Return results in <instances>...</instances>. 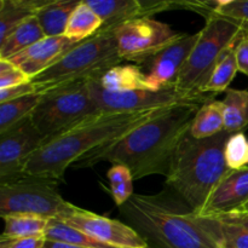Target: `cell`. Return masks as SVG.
<instances>
[{"instance_id": "1", "label": "cell", "mask_w": 248, "mask_h": 248, "mask_svg": "<svg viewBox=\"0 0 248 248\" xmlns=\"http://www.w3.org/2000/svg\"><path fill=\"white\" fill-rule=\"evenodd\" d=\"M201 104L186 102L170 107L120 140L87 154L75 167H91L108 161L127 167L133 179L153 174L166 177L174 152L190 130Z\"/></svg>"}, {"instance_id": "2", "label": "cell", "mask_w": 248, "mask_h": 248, "mask_svg": "<svg viewBox=\"0 0 248 248\" xmlns=\"http://www.w3.org/2000/svg\"><path fill=\"white\" fill-rule=\"evenodd\" d=\"M170 107L124 113H98L47 140L26 164V176L60 182L68 167L93 150L110 144Z\"/></svg>"}, {"instance_id": "3", "label": "cell", "mask_w": 248, "mask_h": 248, "mask_svg": "<svg viewBox=\"0 0 248 248\" xmlns=\"http://www.w3.org/2000/svg\"><path fill=\"white\" fill-rule=\"evenodd\" d=\"M121 212L147 241L160 248H219L201 218L170 195L135 194Z\"/></svg>"}, {"instance_id": "4", "label": "cell", "mask_w": 248, "mask_h": 248, "mask_svg": "<svg viewBox=\"0 0 248 248\" xmlns=\"http://www.w3.org/2000/svg\"><path fill=\"white\" fill-rule=\"evenodd\" d=\"M230 135L224 131L213 137L196 140L188 132L174 152L166 184L195 215L230 172L224 156Z\"/></svg>"}, {"instance_id": "5", "label": "cell", "mask_w": 248, "mask_h": 248, "mask_svg": "<svg viewBox=\"0 0 248 248\" xmlns=\"http://www.w3.org/2000/svg\"><path fill=\"white\" fill-rule=\"evenodd\" d=\"M121 62L114 28H101L98 33L78 44L31 82L35 93L45 94L77 82L98 79Z\"/></svg>"}, {"instance_id": "6", "label": "cell", "mask_w": 248, "mask_h": 248, "mask_svg": "<svg viewBox=\"0 0 248 248\" xmlns=\"http://www.w3.org/2000/svg\"><path fill=\"white\" fill-rule=\"evenodd\" d=\"M247 31L244 24L228 17L211 14L199 31V39L191 50L173 89L188 101L203 103V89L228 46ZM248 33V31H247Z\"/></svg>"}, {"instance_id": "7", "label": "cell", "mask_w": 248, "mask_h": 248, "mask_svg": "<svg viewBox=\"0 0 248 248\" xmlns=\"http://www.w3.org/2000/svg\"><path fill=\"white\" fill-rule=\"evenodd\" d=\"M98 113L87 81H81L41 94L31 118L47 142Z\"/></svg>"}, {"instance_id": "8", "label": "cell", "mask_w": 248, "mask_h": 248, "mask_svg": "<svg viewBox=\"0 0 248 248\" xmlns=\"http://www.w3.org/2000/svg\"><path fill=\"white\" fill-rule=\"evenodd\" d=\"M56 181L22 174L0 182V215L28 213L58 218L72 206L57 190Z\"/></svg>"}, {"instance_id": "9", "label": "cell", "mask_w": 248, "mask_h": 248, "mask_svg": "<svg viewBox=\"0 0 248 248\" xmlns=\"http://www.w3.org/2000/svg\"><path fill=\"white\" fill-rule=\"evenodd\" d=\"M114 33L121 60L138 64H144L183 34L153 17H142L119 24L114 28Z\"/></svg>"}, {"instance_id": "10", "label": "cell", "mask_w": 248, "mask_h": 248, "mask_svg": "<svg viewBox=\"0 0 248 248\" xmlns=\"http://www.w3.org/2000/svg\"><path fill=\"white\" fill-rule=\"evenodd\" d=\"M56 219L80 230L94 239L119 248H150L148 241L130 225L120 220L103 217L72 203L63 215Z\"/></svg>"}, {"instance_id": "11", "label": "cell", "mask_w": 248, "mask_h": 248, "mask_svg": "<svg viewBox=\"0 0 248 248\" xmlns=\"http://www.w3.org/2000/svg\"><path fill=\"white\" fill-rule=\"evenodd\" d=\"M46 143L31 118L0 133V182L22 176L28 160Z\"/></svg>"}, {"instance_id": "12", "label": "cell", "mask_w": 248, "mask_h": 248, "mask_svg": "<svg viewBox=\"0 0 248 248\" xmlns=\"http://www.w3.org/2000/svg\"><path fill=\"white\" fill-rule=\"evenodd\" d=\"M87 87L99 113L137 111L193 102L182 97L174 89L162 90V91L110 92L104 90L98 84L97 79L89 80Z\"/></svg>"}, {"instance_id": "13", "label": "cell", "mask_w": 248, "mask_h": 248, "mask_svg": "<svg viewBox=\"0 0 248 248\" xmlns=\"http://www.w3.org/2000/svg\"><path fill=\"white\" fill-rule=\"evenodd\" d=\"M198 39L199 31L195 34H182L181 38L143 64L148 69L145 79L152 91L173 89Z\"/></svg>"}, {"instance_id": "14", "label": "cell", "mask_w": 248, "mask_h": 248, "mask_svg": "<svg viewBox=\"0 0 248 248\" xmlns=\"http://www.w3.org/2000/svg\"><path fill=\"white\" fill-rule=\"evenodd\" d=\"M248 201V167L230 171L211 193L205 205L196 216L217 218L239 210Z\"/></svg>"}, {"instance_id": "15", "label": "cell", "mask_w": 248, "mask_h": 248, "mask_svg": "<svg viewBox=\"0 0 248 248\" xmlns=\"http://www.w3.org/2000/svg\"><path fill=\"white\" fill-rule=\"evenodd\" d=\"M78 44L79 43L70 40L64 35L51 38L46 36L7 61L16 65L31 80L55 64Z\"/></svg>"}, {"instance_id": "16", "label": "cell", "mask_w": 248, "mask_h": 248, "mask_svg": "<svg viewBox=\"0 0 248 248\" xmlns=\"http://www.w3.org/2000/svg\"><path fill=\"white\" fill-rule=\"evenodd\" d=\"M86 4L101 17L102 28H115L119 24L142 17L166 11L176 6L171 1H140V0H85Z\"/></svg>"}, {"instance_id": "17", "label": "cell", "mask_w": 248, "mask_h": 248, "mask_svg": "<svg viewBox=\"0 0 248 248\" xmlns=\"http://www.w3.org/2000/svg\"><path fill=\"white\" fill-rule=\"evenodd\" d=\"M104 90L110 92L152 91L147 84L145 73L136 64H118L97 79Z\"/></svg>"}, {"instance_id": "18", "label": "cell", "mask_w": 248, "mask_h": 248, "mask_svg": "<svg viewBox=\"0 0 248 248\" xmlns=\"http://www.w3.org/2000/svg\"><path fill=\"white\" fill-rule=\"evenodd\" d=\"M48 0H1L0 1V41L5 40L17 27L35 17Z\"/></svg>"}, {"instance_id": "19", "label": "cell", "mask_w": 248, "mask_h": 248, "mask_svg": "<svg viewBox=\"0 0 248 248\" xmlns=\"http://www.w3.org/2000/svg\"><path fill=\"white\" fill-rule=\"evenodd\" d=\"M225 131L223 101L207 99L196 111L189 135L196 140H205Z\"/></svg>"}, {"instance_id": "20", "label": "cell", "mask_w": 248, "mask_h": 248, "mask_svg": "<svg viewBox=\"0 0 248 248\" xmlns=\"http://www.w3.org/2000/svg\"><path fill=\"white\" fill-rule=\"evenodd\" d=\"M81 0H48L35 15L46 36L64 35L68 21Z\"/></svg>"}, {"instance_id": "21", "label": "cell", "mask_w": 248, "mask_h": 248, "mask_svg": "<svg viewBox=\"0 0 248 248\" xmlns=\"http://www.w3.org/2000/svg\"><path fill=\"white\" fill-rule=\"evenodd\" d=\"M44 38L46 35L40 23L36 17H31L11 31L5 40L0 41V58L10 60Z\"/></svg>"}, {"instance_id": "22", "label": "cell", "mask_w": 248, "mask_h": 248, "mask_svg": "<svg viewBox=\"0 0 248 248\" xmlns=\"http://www.w3.org/2000/svg\"><path fill=\"white\" fill-rule=\"evenodd\" d=\"M102 27L103 22L101 17L86 4L85 0H81L68 21L64 36L77 43H81L98 33Z\"/></svg>"}, {"instance_id": "23", "label": "cell", "mask_w": 248, "mask_h": 248, "mask_svg": "<svg viewBox=\"0 0 248 248\" xmlns=\"http://www.w3.org/2000/svg\"><path fill=\"white\" fill-rule=\"evenodd\" d=\"M246 34H248L247 31L240 34V35L228 46L227 50L224 51L223 56L220 57L219 62L216 65L210 80H208L207 84H206L205 89H203V94L219 93V92L228 91V87H229V85L232 84V81L234 80L236 73L239 72L236 63V56H235V50H236L237 44L240 43V40H241Z\"/></svg>"}, {"instance_id": "24", "label": "cell", "mask_w": 248, "mask_h": 248, "mask_svg": "<svg viewBox=\"0 0 248 248\" xmlns=\"http://www.w3.org/2000/svg\"><path fill=\"white\" fill-rule=\"evenodd\" d=\"M5 227L2 236L12 239L45 237L50 219L28 213H10L1 216Z\"/></svg>"}, {"instance_id": "25", "label": "cell", "mask_w": 248, "mask_h": 248, "mask_svg": "<svg viewBox=\"0 0 248 248\" xmlns=\"http://www.w3.org/2000/svg\"><path fill=\"white\" fill-rule=\"evenodd\" d=\"M225 131L244 132L248 128V90L228 89L223 101Z\"/></svg>"}, {"instance_id": "26", "label": "cell", "mask_w": 248, "mask_h": 248, "mask_svg": "<svg viewBox=\"0 0 248 248\" xmlns=\"http://www.w3.org/2000/svg\"><path fill=\"white\" fill-rule=\"evenodd\" d=\"M40 99L41 94L31 93L0 104V133L6 132L24 119L31 116Z\"/></svg>"}, {"instance_id": "27", "label": "cell", "mask_w": 248, "mask_h": 248, "mask_svg": "<svg viewBox=\"0 0 248 248\" xmlns=\"http://www.w3.org/2000/svg\"><path fill=\"white\" fill-rule=\"evenodd\" d=\"M45 239L50 240V241L64 242V244H72L87 248H119L106 244L103 241H99V240L94 239V237L90 236V235L85 234L80 230L64 224L56 218H52L48 222L47 229L45 232Z\"/></svg>"}, {"instance_id": "28", "label": "cell", "mask_w": 248, "mask_h": 248, "mask_svg": "<svg viewBox=\"0 0 248 248\" xmlns=\"http://www.w3.org/2000/svg\"><path fill=\"white\" fill-rule=\"evenodd\" d=\"M201 220L219 248H248L247 230L210 218H201Z\"/></svg>"}, {"instance_id": "29", "label": "cell", "mask_w": 248, "mask_h": 248, "mask_svg": "<svg viewBox=\"0 0 248 248\" xmlns=\"http://www.w3.org/2000/svg\"><path fill=\"white\" fill-rule=\"evenodd\" d=\"M110 191L116 206H124L133 195V176L124 165H113L108 171Z\"/></svg>"}, {"instance_id": "30", "label": "cell", "mask_w": 248, "mask_h": 248, "mask_svg": "<svg viewBox=\"0 0 248 248\" xmlns=\"http://www.w3.org/2000/svg\"><path fill=\"white\" fill-rule=\"evenodd\" d=\"M227 166L230 171H240L248 167V137L245 132L232 133L224 149Z\"/></svg>"}, {"instance_id": "31", "label": "cell", "mask_w": 248, "mask_h": 248, "mask_svg": "<svg viewBox=\"0 0 248 248\" xmlns=\"http://www.w3.org/2000/svg\"><path fill=\"white\" fill-rule=\"evenodd\" d=\"M206 18L211 14H217L228 17L244 24L248 31V0H218L205 1Z\"/></svg>"}, {"instance_id": "32", "label": "cell", "mask_w": 248, "mask_h": 248, "mask_svg": "<svg viewBox=\"0 0 248 248\" xmlns=\"http://www.w3.org/2000/svg\"><path fill=\"white\" fill-rule=\"evenodd\" d=\"M31 82V79L10 61L0 58V90L21 86Z\"/></svg>"}, {"instance_id": "33", "label": "cell", "mask_w": 248, "mask_h": 248, "mask_svg": "<svg viewBox=\"0 0 248 248\" xmlns=\"http://www.w3.org/2000/svg\"><path fill=\"white\" fill-rule=\"evenodd\" d=\"M45 237H23V239H12L1 235L0 248H43Z\"/></svg>"}, {"instance_id": "34", "label": "cell", "mask_w": 248, "mask_h": 248, "mask_svg": "<svg viewBox=\"0 0 248 248\" xmlns=\"http://www.w3.org/2000/svg\"><path fill=\"white\" fill-rule=\"evenodd\" d=\"M31 93H35V89L31 85V82L21 85V86L10 87V89H2L0 90V104L6 103V102L12 101V99L21 98V97Z\"/></svg>"}, {"instance_id": "35", "label": "cell", "mask_w": 248, "mask_h": 248, "mask_svg": "<svg viewBox=\"0 0 248 248\" xmlns=\"http://www.w3.org/2000/svg\"><path fill=\"white\" fill-rule=\"evenodd\" d=\"M235 56H236L237 69L242 74L248 77V34L244 36L237 44L236 50H235Z\"/></svg>"}, {"instance_id": "36", "label": "cell", "mask_w": 248, "mask_h": 248, "mask_svg": "<svg viewBox=\"0 0 248 248\" xmlns=\"http://www.w3.org/2000/svg\"><path fill=\"white\" fill-rule=\"evenodd\" d=\"M210 219L219 220V222L227 223V224L236 225V227L242 228V229L248 232V212H242V211H232V212L223 215L217 218H210Z\"/></svg>"}, {"instance_id": "37", "label": "cell", "mask_w": 248, "mask_h": 248, "mask_svg": "<svg viewBox=\"0 0 248 248\" xmlns=\"http://www.w3.org/2000/svg\"><path fill=\"white\" fill-rule=\"evenodd\" d=\"M43 248H87V247L77 246V245L64 244V242H56V241H50V240H46Z\"/></svg>"}, {"instance_id": "38", "label": "cell", "mask_w": 248, "mask_h": 248, "mask_svg": "<svg viewBox=\"0 0 248 248\" xmlns=\"http://www.w3.org/2000/svg\"><path fill=\"white\" fill-rule=\"evenodd\" d=\"M235 211H242V212H248V201L246 203H245L244 206H241L239 210H235Z\"/></svg>"}]
</instances>
